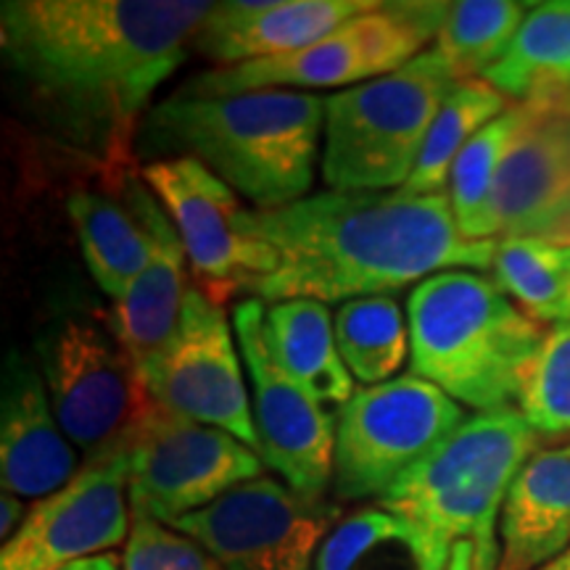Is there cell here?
I'll list each match as a JSON object with an SVG mask.
<instances>
[{"label": "cell", "mask_w": 570, "mask_h": 570, "mask_svg": "<svg viewBox=\"0 0 570 570\" xmlns=\"http://www.w3.org/2000/svg\"><path fill=\"white\" fill-rule=\"evenodd\" d=\"M38 360L56 417L85 460L130 441L148 396L111 331L85 317H63L38 338Z\"/></svg>", "instance_id": "cell-10"}, {"label": "cell", "mask_w": 570, "mask_h": 570, "mask_svg": "<svg viewBox=\"0 0 570 570\" xmlns=\"http://www.w3.org/2000/svg\"><path fill=\"white\" fill-rule=\"evenodd\" d=\"M449 558L410 520L375 502L344 512L320 547L315 570H446Z\"/></svg>", "instance_id": "cell-23"}, {"label": "cell", "mask_w": 570, "mask_h": 570, "mask_svg": "<svg viewBox=\"0 0 570 570\" xmlns=\"http://www.w3.org/2000/svg\"><path fill=\"white\" fill-rule=\"evenodd\" d=\"M267 344L275 362L327 415L338 417L354 396L352 373L338 354L327 304L288 298L267 306Z\"/></svg>", "instance_id": "cell-21"}, {"label": "cell", "mask_w": 570, "mask_h": 570, "mask_svg": "<svg viewBox=\"0 0 570 570\" xmlns=\"http://www.w3.org/2000/svg\"><path fill=\"white\" fill-rule=\"evenodd\" d=\"M265 317V302L254 296L238 302L233 309V331L252 383V415L259 458L296 494L325 499V491L333 487L336 417L327 415L277 365L267 344Z\"/></svg>", "instance_id": "cell-13"}, {"label": "cell", "mask_w": 570, "mask_h": 570, "mask_svg": "<svg viewBox=\"0 0 570 570\" xmlns=\"http://www.w3.org/2000/svg\"><path fill=\"white\" fill-rule=\"evenodd\" d=\"M454 75L436 51L325 98L323 177L331 190H399L410 180Z\"/></svg>", "instance_id": "cell-6"}, {"label": "cell", "mask_w": 570, "mask_h": 570, "mask_svg": "<svg viewBox=\"0 0 570 570\" xmlns=\"http://www.w3.org/2000/svg\"><path fill=\"white\" fill-rule=\"evenodd\" d=\"M465 420L452 396L415 373L354 391L336 417L333 494L377 502Z\"/></svg>", "instance_id": "cell-8"}, {"label": "cell", "mask_w": 570, "mask_h": 570, "mask_svg": "<svg viewBox=\"0 0 570 570\" xmlns=\"http://www.w3.org/2000/svg\"><path fill=\"white\" fill-rule=\"evenodd\" d=\"M67 212L75 225L85 265L98 288L114 302L122 298L148 265L151 238L132 198H114L98 190H77Z\"/></svg>", "instance_id": "cell-22"}, {"label": "cell", "mask_w": 570, "mask_h": 570, "mask_svg": "<svg viewBox=\"0 0 570 570\" xmlns=\"http://www.w3.org/2000/svg\"><path fill=\"white\" fill-rule=\"evenodd\" d=\"M341 518L336 502L259 475L173 529L196 539L223 570H315L320 547Z\"/></svg>", "instance_id": "cell-12"}, {"label": "cell", "mask_w": 570, "mask_h": 570, "mask_svg": "<svg viewBox=\"0 0 570 570\" xmlns=\"http://www.w3.org/2000/svg\"><path fill=\"white\" fill-rule=\"evenodd\" d=\"M248 230L277 252L254 298L346 304L383 296L449 269H489L497 240L460 233L446 190H327L283 209H248Z\"/></svg>", "instance_id": "cell-2"}, {"label": "cell", "mask_w": 570, "mask_h": 570, "mask_svg": "<svg viewBox=\"0 0 570 570\" xmlns=\"http://www.w3.org/2000/svg\"><path fill=\"white\" fill-rule=\"evenodd\" d=\"M27 512L30 510H24V499L3 491V497H0V539H3V544L13 539V533L21 529Z\"/></svg>", "instance_id": "cell-32"}, {"label": "cell", "mask_w": 570, "mask_h": 570, "mask_svg": "<svg viewBox=\"0 0 570 570\" xmlns=\"http://www.w3.org/2000/svg\"><path fill=\"white\" fill-rule=\"evenodd\" d=\"M529 104L489 202V238L554 240L570 227V111L558 98Z\"/></svg>", "instance_id": "cell-16"}, {"label": "cell", "mask_w": 570, "mask_h": 570, "mask_svg": "<svg viewBox=\"0 0 570 570\" xmlns=\"http://www.w3.org/2000/svg\"><path fill=\"white\" fill-rule=\"evenodd\" d=\"M452 3H381L296 53L204 71L175 96H238L256 90L348 88L394 75L439 38Z\"/></svg>", "instance_id": "cell-7"}, {"label": "cell", "mask_w": 570, "mask_h": 570, "mask_svg": "<svg viewBox=\"0 0 570 570\" xmlns=\"http://www.w3.org/2000/svg\"><path fill=\"white\" fill-rule=\"evenodd\" d=\"M554 244H562V246H570V227H566L558 238H554Z\"/></svg>", "instance_id": "cell-36"}, {"label": "cell", "mask_w": 570, "mask_h": 570, "mask_svg": "<svg viewBox=\"0 0 570 570\" xmlns=\"http://www.w3.org/2000/svg\"><path fill=\"white\" fill-rule=\"evenodd\" d=\"M491 281L541 325L570 323V246L547 238H499Z\"/></svg>", "instance_id": "cell-25"}, {"label": "cell", "mask_w": 570, "mask_h": 570, "mask_svg": "<svg viewBox=\"0 0 570 570\" xmlns=\"http://www.w3.org/2000/svg\"><path fill=\"white\" fill-rule=\"evenodd\" d=\"M375 0H230L214 3L198 30L194 48L219 67L296 53L327 38Z\"/></svg>", "instance_id": "cell-18"}, {"label": "cell", "mask_w": 570, "mask_h": 570, "mask_svg": "<svg viewBox=\"0 0 570 570\" xmlns=\"http://www.w3.org/2000/svg\"><path fill=\"white\" fill-rule=\"evenodd\" d=\"M481 80L515 104L570 90V0L533 3L515 40Z\"/></svg>", "instance_id": "cell-24"}, {"label": "cell", "mask_w": 570, "mask_h": 570, "mask_svg": "<svg viewBox=\"0 0 570 570\" xmlns=\"http://www.w3.org/2000/svg\"><path fill=\"white\" fill-rule=\"evenodd\" d=\"M558 101L570 111V90H566V92H562V96H558Z\"/></svg>", "instance_id": "cell-37"}, {"label": "cell", "mask_w": 570, "mask_h": 570, "mask_svg": "<svg viewBox=\"0 0 570 570\" xmlns=\"http://www.w3.org/2000/svg\"><path fill=\"white\" fill-rule=\"evenodd\" d=\"M233 333L225 306L214 304L194 285L175 336L138 375L156 407L227 431L259 454Z\"/></svg>", "instance_id": "cell-14"}, {"label": "cell", "mask_w": 570, "mask_h": 570, "mask_svg": "<svg viewBox=\"0 0 570 570\" xmlns=\"http://www.w3.org/2000/svg\"><path fill=\"white\" fill-rule=\"evenodd\" d=\"M533 3L515 0H460L449 6L436 51L454 80H481L502 59Z\"/></svg>", "instance_id": "cell-28"}, {"label": "cell", "mask_w": 570, "mask_h": 570, "mask_svg": "<svg viewBox=\"0 0 570 570\" xmlns=\"http://www.w3.org/2000/svg\"><path fill=\"white\" fill-rule=\"evenodd\" d=\"M59 570H122V558H117L114 552L96 554V558H85L77 562H69Z\"/></svg>", "instance_id": "cell-33"}, {"label": "cell", "mask_w": 570, "mask_h": 570, "mask_svg": "<svg viewBox=\"0 0 570 570\" xmlns=\"http://www.w3.org/2000/svg\"><path fill=\"white\" fill-rule=\"evenodd\" d=\"M130 198L151 238V256L127 294L114 302L109 323L119 346L140 373L175 336L194 285H188V254L180 233L151 188L130 177Z\"/></svg>", "instance_id": "cell-19"}, {"label": "cell", "mask_w": 570, "mask_h": 570, "mask_svg": "<svg viewBox=\"0 0 570 570\" xmlns=\"http://www.w3.org/2000/svg\"><path fill=\"white\" fill-rule=\"evenodd\" d=\"M570 550V446L539 449L499 515V568L539 570Z\"/></svg>", "instance_id": "cell-20"}, {"label": "cell", "mask_w": 570, "mask_h": 570, "mask_svg": "<svg viewBox=\"0 0 570 570\" xmlns=\"http://www.w3.org/2000/svg\"><path fill=\"white\" fill-rule=\"evenodd\" d=\"M539 570H570V550L562 552L560 558H554L552 562H547V566L539 568Z\"/></svg>", "instance_id": "cell-35"}, {"label": "cell", "mask_w": 570, "mask_h": 570, "mask_svg": "<svg viewBox=\"0 0 570 570\" xmlns=\"http://www.w3.org/2000/svg\"><path fill=\"white\" fill-rule=\"evenodd\" d=\"M446 570H475V547L470 544V541H460V544H454Z\"/></svg>", "instance_id": "cell-34"}, {"label": "cell", "mask_w": 570, "mask_h": 570, "mask_svg": "<svg viewBox=\"0 0 570 570\" xmlns=\"http://www.w3.org/2000/svg\"><path fill=\"white\" fill-rule=\"evenodd\" d=\"M568 446H570V444H568Z\"/></svg>", "instance_id": "cell-38"}, {"label": "cell", "mask_w": 570, "mask_h": 570, "mask_svg": "<svg viewBox=\"0 0 570 570\" xmlns=\"http://www.w3.org/2000/svg\"><path fill=\"white\" fill-rule=\"evenodd\" d=\"M520 410L479 412L399 479L381 508L410 520L441 554L475 547V570L499 568V515L520 473L541 449Z\"/></svg>", "instance_id": "cell-5"}, {"label": "cell", "mask_w": 570, "mask_h": 570, "mask_svg": "<svg viewBox=\"0 0 570 570\" xmlns=\"http://www.w3.org/2000/svg\"><path fill=\"white\" fill-rule=\"evenodd\" d=\"M510 106V98L491 88L487 80H462L454 85L428 130L410 180L399 190L410 196L444 194L452 164L458 161L462 148Z\"/></svg>", "instance_id": "cell-26"}, {"label": "cell", "mask_w": 570, "mask_h": 570, "mask_svg": "<svg viewBox=\"0 0 570 570\" xmlns=\"http://www.w3.org/2000/svg\"><path fill=\"white\" fill-rule=\"evenodd\" d=\"M212 9L202 0H6L0 48L75 130L104 140L106 169L127 180L138 117Z\"/></svg>", "instance_id": "cell-1"}, {"label": "cell", "mask_w": 570, "mask_h": 570, "mask_svg": "<svg viewBox=\"0 0 570 570\" xmlns=\"http://www.w3.org/2000/svg\"><path fill=\"white\" fill-rule=\"evenodd\" d=\"M132 529L127 444L82 462L56 494L35 502L0 550V570H59L127 544Z\"/></svg>", "instance_id": "cell-15"}, {"label": "cell", "mask_w": 570, "mask_h": 570, "mask_svg": "<svg viewBox=\"0 0 570 570\" xmlns=\"http://www.w3.org/2000/svg\"><path fill=\"white\" fill-rule=\"evenodd\" d=\"M142 183L169 214L188 254L196 288L217 306L275 275L277 252L248 230V209L230 185L194 159H156Z\"/></svg>", "instance_id": "cell-11"}, {"label": "cell", "mask_w": 570, "mask_h": 570, "mask_svg": "<svg viewBox=\"0 0 570 570\" xmlns=\"http://www.w3.org/2000/svg\"><path fill=\"white\" fill-rule=\"evenodd\" d=\"M412 373L479 412L518 410L547 331L473 269H449L412 291Z\"/></svg>", "instance_id": "cell-4"}, {"label": "cell", "mask_w": 570, "mask_h": 570, "mask_svg": "<svg viewBox=\"0 0 570 570\" xmlns=\"http://www.w3.org/2000/svg\"><path fill=\"white\" fill-rule=\"evenodd\" d=\"M80 449L56 417L46 377L30 360L11 352L0 394V481L19 499L56 494L82 470Z\"/></svg>", "instance_id": "cell-17"}, {"label": "cell", "mask_w": 570, "mask_h": 570, "mask_svg": "<svg viewBox=\"0 0 570 570\" xmlns=\"http://www.w3.org/2000/svg\"><path fill=\"white\" fill-rule=\"evenodd\" d=\"M132 515L175 525L259 479L262 458L219 428L194 423L148 399L127 441Z\"/></svg>", "instance_id": "cell-9"}, {"label": "cell", "mask_w": 570, "mask_h": 570, "mask_svg": "<svg viewBox=\"0 0 570 570\" xmlns=\"http://www.w3.org/2000/svg\"><path fill=\"white\" fill-rule=\"evenodd\" d=\"M122 570H223L219 562L173 525L156 523L151 518L132 515L127 537Z\"/></svg>", "instance_id": "cell-31"}, {"label": "cell", "mask_w": 570, "mask_h": 570, "mask_svg": "<svg viewBox=\"0 0 570 570\" xmlns=\"http://www.w3.org/2000/svg\"><path fill=\"white\" fill-rule=\"evenodd\" d=\"M333 331L346 370L365 386L391 381L407 360L410 323L404 320L402 306L389 296L341 304Z\"/></svg>", "instance_id": "cell-27"}, {"label": "cell", "mask_w": 570, "mask_h": 570, "mask_svg": "<svg viewBox=\"0 0 570 570\" xmlns=\"http://www.w3.org/2000/svg\"><path fill=\"white\" fill-rule=\"evenodd\" d=\"M529 119V104H512L499 114L494 122L483 127L473 140L462 148L449 173L446 196L460 233L470 240L489 238V202L494 190L502 161L515 142L518 132Z\"/></svg>", "instance_id": "cell-29"}, {"label": "cell", "mask_w": 570, "mask_h": 570, "mask_svg": "<svg viewBox=\"0 0 570 570\" xmlns=\"http://www.w3.org/2000/svg\"><path fill=\"white\" fill-rule=\"evenodd\" d=\"M518 410L544 441L570 436V323L547 331Z\"/></svg>", "instance_id": "cell-30"}, {"label": "cell", "mask_w": 570, "mask_h": 570, "mask_svg": "<svg viewBox=\"0 0 570 570\" xmlns=\"http://www.w3.org/2000/svg\"><path fill=\"white\" fill-rule=\"evenodd\" d=\"M325 98L306 90L173 96L142 125L148 151L194 159L256 209L306 198L315 180Z\"/></svg>", "instance_id": "cell-3"}]
</instances>
